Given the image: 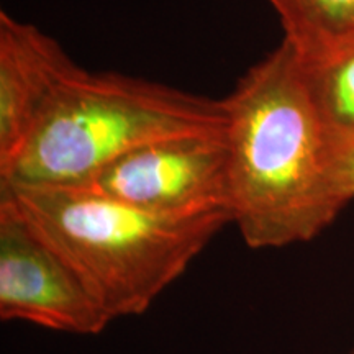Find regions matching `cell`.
<instances>
[{
	"label": "cell",
	"instance_id": "2",
	"mask_svg": "<svg viewBox=\"0 0 354 354\" xmlns=\"http://www.w3.org/2000/svg\"><path fill=\"white\" fill-rule=\"evenodd\" d=\"M0 194L15 202L110 320L145 313L232 223L227 210L158 215L79 185L0 184Z\"/></svg>",
	"mask_w": 354,
	"mask_h": 354
},
{
	"label": "cell",
	"instance_id": "1",
	"mask_svg": "<svg viewBox=\"0 0 354 354\" xmlns=\"http://www.w3.org/2000/svg\"><path fill=\"white\" fill-rule=\"evenodd\" d=\"M228 210L253 250L310 241L343 210L330 183V128L302 61L282 39L227 99Z\"/></svg>",
	"mask_w": 354,
	"mask_h": 354
},
{
	"label": "cell",
	"instance_id": "4",
	"mask_svg": "<svg viewBox=\"0 0 354 354\" xmlns=\"http://www.w3.org/2000/svg\"><path fill=\"white\" fill-rule=\"evenodd\" d=\"M167 216L228 210L227 130L141 146L79 185Z\"/></svg>",
	"mask_w": 354,
	"mask_h": 354
},
{
	"label": "cell",
	"instance_id": "5",
	"mask_svg": "<svg viewBox=\"0 0 354 354\" xmlns=\"http://www.w3.org/2000/svg\"><path fill=\"white\" fill-rule=\"evenodd\" d=\"M0 318L73 335H99L112 322L6 194H0Z\"/></svg>",
	"mask_w": 354,
	"mask_h": 354
},
{
	"label": "cell",
	"instance_id": "8",
	"mask_svg": "<svg viewBox=\"0 0 354 354\" xmlns=\"http://www.w3.org/2000/svg\"><path fill=\"white\" fill-rule=\"evenodd\" d=\"M305 76L330 131L354 133V43L323 63L305 68Z\"/></svg>",
	"mask_w": 354,
	"mask_h": 354
},
{
	"label": "cell",
	"instance_id": "7",
	"mask_svg": "<svg viewBox=\"0 0 354 354\" xmlns=\"http://www.w3.org/2000/svg\"><path fill=\"white\" fill-rule=\"evenodd\" d=\"M284 41L312 68L354 43V0H269Z\"/></svg>",
	"mask_w": 354,
	"mask_h": 354
},
{
	"label": "cell",
	"instance_id": "6",
	"mask_svg": "<svg viewBox=\"0 0 354 354\" xmlns=\"http://www.w3.org/2000/svg\"><path fill=\"white\" fill-rule=\"evenodd\" d=\"M77 68L56 39L0 13V171L15 159L56 88Z\"/></svg>",
	"mask_w": 354,
	"mask_h": 354
},
{
	"label": "cell",
	"instance_id": "9",
	"mask_svg": "<svg viewBox=\"0 0 354 354\" xmlns=\"http://www.w3.org/2000/svg\"><path fill=\"white\" fill-rule=\"evenodd\" d=\"M328 169L335 196L346 205L354 198V133L330 131Z\"/></svg>",
	"mask_w": 354,
	"mask_h": 354
},
{
	"label": "cell",
	"instance_id": "3",
	"mask_svg": "<svg viewBox=\"0 0 354 354\" xmlns=\"http://www.w3.org/2000/svg\"><path fill=\"white\" fill-rule=\"evenodd\" d=\"M223 100L77 68L61 82L0 184L81 185L141 146L227 130Z\"/></svg>",
	"mask_w": 354,
	"mask_h": 354
}]
</instances>
